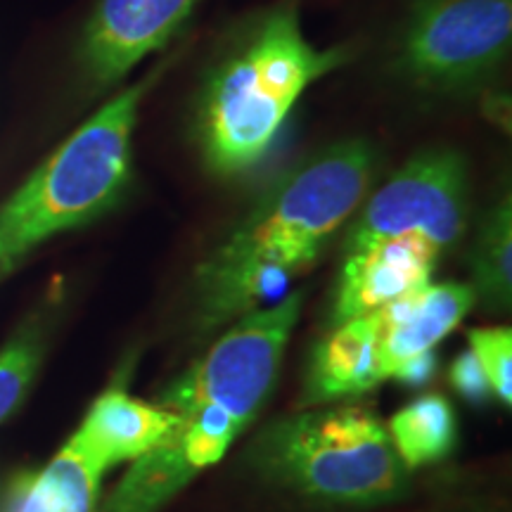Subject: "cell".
<instances>
[{
    "instance_id": "6da1fadb",
    "label": "cell",
    "mask_w": 512,
    "mask_h": 512,
    "mask_svg": "<svg viewBox=\"0 0 512 512\" xmlns=\"http://www.w3.org/2000/svg\"><path fill=\"white\" fill-rule=\"evenodd\" d=\"M375 152L344 140L287 171L197 268V325L211 332L261 309L316 266L325 245L366 200Z\"/></svg>"
},
{
    "instance_id": "7a4b0ae2",
    "label": "cell",
    "mask_w": 512,
    "mask_h": 512,
    "mask_svg": "<svg viewBox=\"0 0 512 512\" xmlns=\"http://www.w3.org/2000/svg\"><path fill=\"white\" fill-rule=\"evenodd\" d=\"M157 74L114 95L0 204V283L55 235L88 226L121 202L140 102Z\"/></svg>"
},
{
    "instance_id": "3957f363",
    "label": "cell",
    "mask_w": 512,
    "mask_h": 512,
    "mask_svg": "<svg viewBox=\"0 0 512 512\" xmlns=\"http://www.w3.org/2000/svg\"><path fill=\"white\" fill-rule=\"evenodd\" d=\"M344 62L342 50H316L292 10H278L204 91L200 140L209 169L238 176L268 155L302 93Z\"/></svg>"
},
{
    "instance_id": "277c9868",
    "label": "cell",
    "mask_w": 512,
    "mask_h": 512,
    "mask_svg": "<svg viewBox=\"0 0 512 512\" xmlns=\"http://www.w3.org/2000/svg\"><path fill=\"white\" fill-rule=\"evenodd\" d=\"M247 460L266 482L323 505L375 508L411 491V470L396 456L387 425L358 406L273 420L256 434Z\"/></svg>"
},
{
    "instance_id": "5b68a950",
    "label": "cell",
    "mask_w": 512,
    "mask_h": 512,
    "mask_svg": "<svg viewBox=\"0 0 512 512\" xmlns=\"http://www.w3.org/2000/svg\"><path fill=\"white\" fill-rule=\"evenodd\" d=\"M302 306L304 294L292 292L278 304L240 316L159 394V406L171 413L216 406L247 430L271 399Z\"/></svg>"
},
{
    "instance_id": "8992f818",
    "label": "cell",
    "mask_w": 512,
    "mask_h": 512,
    "mask_svg": "<svg viewBox=\"0 0 512 512\" xmlns=\"http://www.w3.org/2000/svg\"><path fill=\"white\" fill-rule=\"evenodd\" d=\"M470 214L467 164L458 152L430 150L403 164L358 211L344 254L373 242L420 233L441 252L463 238Z\"/></svg>"
},
{
    "instance_id": "52a82bcc",
    "label": "cell",
    "mask_w": 512,
    "mask_h": 512,
    "mask_svg": "<svg viewBox=\"0 0 512 512\" xmlns=\"http://www.w3.org/2000/svg\"><path fill=\"white\" fill-rule=\"evenodd\" d=\"M512 0H425L403 36L401 64L427 88L456 91L508 57Z\"/></svg>"
},
{
    "instance_id": "ba28073f",
    "label": "cell",
    "mask_w": 512,
    "mask_h": 512,
    "mask_svg": "<svg viewBox=\"0 0 512 512\" xmlns=\"http://www.w3.org/2000/svg\"><path fill=\"white\" fill-rule=\"evenodd\" d=\"M197 0H100L81 38L83 72L107 88L162 50Z\"/></svg>"
},
{
    "instance_id": "9c48e42d",
    "label": "cell",
    "mask_w": 512,
    "mask_h": 512,
    "mask_svg": "<svg viewBox=\"0 0 512 512\" xmlns=\"http://www.w3.org/2000/svg\"><path fill=\"white\" fill-rule=\"evenodd\" d=\"M441 249L420 233L347 252L330 309V328L399 302L430 285Z\"/></svg>"
},
{
    "instance_id": "30bf717a",
    "label": "cell",
    "mask_w": 512,
    "mask_h": 512,
    "mask_svg": "<svg viewBox=\"0 0 512 512\" xmlns=\"http://www.w3.org/2000/svg\"><path fill=\"white\" fill-rule=\"evenodd\" d=\"M475 302L472 285L430 283L399 302L373 311L382 380H394L415 358L432 354L441 339L458 328Z\"/></svg>"
},
{
    "instance_id": "8fae6325",
    "label": "cell",
    "mask_w": 512,
    "mask_h": 512,
    "mask_svg": "<svg viewBox=\"0 0 512 512\" xmlns=\"http://www.w3.org/2000/svg\"><path fill=\"white\" fill-rule=\"evenodd\" d=\"M178 427V415L133 399L126 389L102 392L67 441L105 475L114 465L133 463L162 446Z\"/></svg>"
},
{
    "instance_id": "7c38bea8",
    "label": "cell",
    "mask_w": 512,
    "mask_h": 512,
    "mask_svg": "<svg viewBox=\"0 0 512 512\" xmlns=\"http://www.w3.org/2000/svg\"><path fill=\"white\" fill-rule=\"evenodd\" d=\"M375 313L337 325L313 347L304 370L302 406L356 399L382 384Z\"/></svg>"
},
{
    "instance_id": "4fadbf2b",
    "label": "cell",
    "mask_w": 512,
    "mask_h": 512,
    "mask_svg": "<svg viewBox=\"0 0 512 512\" xmlns=\"http://www.w3.org/2000/svg\"><path fill=\"white\" fill-rule=\"evenodd\" d=\"M100 479L91 460L64 444L46 467L15 479L3 512H95Z\"/></svg>"
},
{
    "instance_id": "5bb4252c",
    "label": "cell",
    "mask_w": 512,
    "mask_h": 512,
    "mask_svg": "<svg viewBox=\"0 0 512 512\" xmlns=\"http://www.w3.org/2000/svg\"><path fill=\"white\" fill-rule=\"evenodd\" d=\"M396 456L408 470L446 460L458 444V418L451 401L425 394L403 406L387 425Z\"/></svg>"
},
{
    "instance_id": "9a60e30c",
    "label": "cell",
    "mask_w": 512,
    "mask_h": 512,
    "mask_svg": "<svg viewBox=\"0 0 512 512\" xmlns=\"http://www.w3.org/2000/svg\"><path fill=\"white\" fill-rule=\"evenodd\" d=\"M472 290L494 313L510 311L512 304V204L501 197L486 214L470 254Z\"/></svg>"
},
{
    "instance_id": "2e32d148",
    "label": "cell",
    "mask_w": 512,
    "mask_h": 512,
    "mask_svg": "<svg viewBox=\"0 0 512 512\" xmlns=\"http://www.w3.org/2000/svg\"><path fill=\"white\" fill-rule=\"evenodd\" d=\"M43 328L29 323L0 349V422L10 418L27 396L43 361Z\"/></svg>"
},
{
    "instance_id": "e0dca14e",
    "label": "cell",
    "mask_w": 512,
    "mask_h": 512,
    "mask_svg": "<svg viewBox=\"0 0 512 512\" xmlns=\"http://www.w3.org/2000/svg\"><path fill=\"white\" fill-rule=\"evenodd\" d=\"M470 351L477 356L491 392L496 399L510 408L512 403V330L503 328H475L467 332Z\"/></svg>"
},
{
    "instance_id": "ac0fdd59",
    "label": "cell",
    "mask_w": 512,
    "mask_h": 512,
    "mask_svg": "<svg viewBox=\"0 0 512 512\" xmlns=\"http://www.w3.org/2000/svg\"><path fill=\"white\" fill-rule=\"evenodd\" d=\"M448 377H451L453 389L472 403H484L494 394L482 366H479L477 356L472 351H463V354L456 356V361L448 368Z\"/></svg>"
}]
</instances>
